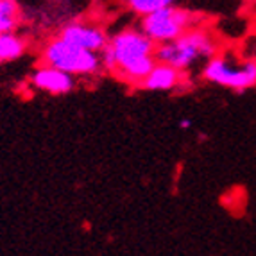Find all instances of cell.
Masks as SVG:
<instances>
[{
    "mask_svg": "<svg viewBox=\"0 0 256 256\" xmlns=\"http://www.w3.org/2000/svg\"><path fill=\"white\" fill-rule=\"evenodd\" d=\"M178 126H180V129H183V131H184V129H190V128H192L194 122L190 118H186V116H183V118H181L180 122H178Z\"/></svg>",
    "mask_w": 256,
    "mask_h": 256,
    "instance_id": "7c38bea8",
    "label": "cell"
},
{
    "mask_svg": "<svg viewBox=\"0 0 256 256\" xmlns=\"http://www.w3.org/2000/svg\"><path fill=\"white\" fill-rule=\"evenodd\" d=\"M202 14L194 11V9L181 8V6H165L149 14L140 16V27L156 45L172 42L188 29L202 24Z\"/></svg>",
    "mask_w": 256,
    "mask_h": 256,
    "instance_id": "5b68a950",
    "label": "cell"
},
{
    "mask_svg": "<svg viewBox=\"0 0 256 256\" xmlns=\"http://www.w3.org/2000/svg\"><path fill=\"white\" fill-rule=\"evenodd\" d=\"M22 20V11L16 0H0V32L16 30Z\"/></svg>",
    "mask_w": 256,
    "mask_h": 256,
    "instance_id": "30bf717a",
    "label": "cell"
},
{
    "mask_svg": "<svg viewBox=\"0 0 256 256\" xmlns=\"http://www.w3.org/2000/svg\"><path fill=\"white\" fill-rule=\"evenodd\" d=\"M106 72L129 86H140L156 63V43L140 27H124L100 50Z\"/></svg>",
    "mask_w": 256,
    "mask_h": 256,
    "instance_id": "6da1fadb",
    "label": "cell"
},
{
    "mask_svg": "<svg viewBox=\"0 0 256 256\" xmlns=\"http://www.w3.org/2000/svg\"><path fill=\"white\" fill-rule=\"evenodd\" d=\"M116 2L124 9H128L129 13L136 14V16H144V14L152 13L160 8L176 4L178 0H116Z\"/></svg>",
    "mask_w": 256,
    "mask_h": 256,
    "instance_id": "8fae6325",
    "label": "cell"
},
{
    "mask_svg": "<svg viewBox=\"0 0 256 256\" xmlns=\"http://www.w3.org/2000/svg\"><path fill=\"white\" fill-rule=\"evenodd\" d=\"M27 52V42L16 30L0 32V63H11L20 60Z\"/></svg>",
    "mask_w": 256,
    "mask_h": 256,
    "instance_id": "9c48e42d",
    "label": "cell"
},
{
    "mask_svg": "<svg viewBox=\"0 0 256 256\" xmlns=\"http://www.w3.org/2000/svg\"><path fill=\"white\" fill-rule=\"evenodd\" d=\"M201 77L226 90L248 92L256 86V58L220 50L201 66Z\"/></svg>",
    "mask_w": 256,
    "mask_h": 256,
    "instance_id": "3957f363",
    "label": "cell"
},
{
    "mask_svg": "<svg viewBox=\"0 0 256 256\" xmlns=\"http://www.w3.org/2000/svg\"><path fill=\"white\" fill-rule=\"evenodd\" d=\"M184 82H186V72H181L172 64L156 60L154 66L138 88L146 92H174L184 86Z\"/></svg>",
    "mask_w": 256,
    "mask_h": 256,
    "instance_id": "ba28073f",
    "label": "cell"
},
{
    "mask_svg": "<svg viewBox=\"0 0 256 256\" xmlns=\"http://www.w3.org/2000/svg\"><path fill=\"white\" fill-rule=\"evenodd\" d=\"M220 50V38L215 34V30L199 24L172 42L156 45V60L188 74L194 68H201Z\"/></svg>",
    "mask_w": 256,
    "mask_h": 256,
    "instance_id": "7a4b0ae2",
    "label": "cell"
},
{
    "mask_svg": "<svg viewBox=\"0 0 256 256\" xmlns=\"http://www.w3.org/2000/svg\"><path fill=\"white\" fill-rule=\"evenodd\" d=\"M248 4L251 6V8H252V9H254V11H256V0H248Z\"/></svg>",
    "mask_w": 256,
    "mask_h": 256,
    "instance_id": "4fadbf2b",
    "label": "cell"
},
{
    "mask_svg": "<svg viewBox=\"0 0 256 256\" xmlns=\"http://www.w3.org/2000/svg\"><path fill=\"white\" fill-rule=\"evenodd\" d=\"M30 84L36 90L45 92L50 95H66L76 90V77L72 74H66L63 70L50 66L47 63H42L36 66L30 74Z\"/></svg>",
    "mask_w": 256,
    "mask_h": 256,
    "instance_id": "52a82bcc",
    "label": "cell"
},
{
    "mask_svg": "<svg viewBox=\"0 0 256 256\" xmlns=\"http://www.w3.org/2000/svg\"><path fill=\"white\" fill-rule=\"evenodd\" d=\"M60 36L77 47L92 52H100L110 40L106 29L92 22H70L60 30Z\"/></svg>",
    "mask_w": 256,
    "mask_h": 256,
    "instance_id": "8992f818",
    "label": "cell"
},
{
    "mask_svg": "<svg viewBox=\"0 0 256 256\" xmlns=\"http://www.w3.org/2000/svg\"><path fill=\"white\" fill-rule=\"evenodd\" d=\"M42 63L72 74L74 77H94L104 70L100 52H92L77 47L61 36H56L43 45Z\"/></svg>",
    "mask_w": 256,
    "mask_h": 256,
    "instance_id": "277c9868",
    "label": "cell"
}]
</instances>
